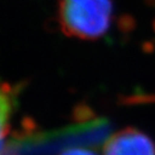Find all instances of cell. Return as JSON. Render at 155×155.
Wrapping results in <instances>:
<instances>
[{
    "mask_svg": "<svg viewBox=\"0 0 155 155\" xmlns=\"http://www.w3.org/2000/svg\"><path fill=\"white\" fill-rule=\"evenodd\" d=\"M59 155H97L91 150H87L86 147H77V148H71V150L61 152Z\"/></svg>",
    "mask_w": 155,
    "mask_h": 155,
    "instance_id": "cell-4",
    "label": "cell"
},
{
    "mask_svg": "<svg viewBox=\"0 0 155 155\" xmlns=\"http://www.w3.org/2000/svg\"><path fill=\"white\" fill-rule=\"evenodd\" d=\"M77 122L71 125L48 131L27 129L9 141H2V155H51L77 147H92L107 140L110 123L95 117L86 107L77 109Z\"/></svg>",
    "mask_w": 155,
    "mask_h": 155,
    "instance_id": "cell-1",
    "label": "cell"
},
{
    "mask_svg": "<svg viewBox=\"0 0 155 155\" xmlns=\"http://www.w3.org/2000/svg\"><path fill=\"white\" fill-rule=\"evenodd\" d=\"M154 1H155V0H154Z\"/></svg>",
    "mask_w": 155,
    "mask_h": 155,
    "instance_id": "cell-5",
    "label": "cell"
},
{
    "mask_svg": "<svg viewBox=\"0 0 155 155\" xmlns=\"http://www.w3.org/2000/svg\"><path fill=\"white\" fill-rule=\"evenodd\" d=\"M102 155H155L153 139L134 127H125L107 138Z\"/></svg>",
    "mask_w": 155,
    "mask_h": 155,
    "instance_id": "cell-3",
    "label": "cell"
},
{
    "mask_svg": "<svg viewBox=\"0 0 155 155\" xmlns=\"http://www.w3.org/2000/svg\"><path fill=\"white\" fill-rule=\"evenodd\" d=\"M111 16V0H59L58 23L62 32L71 38H101L110 27Z\"/></svg>",
    "mask_w": 155,
    "mask_h": 155,
    "instance_id": "cell-2",
    "label": "cell"
}]
</instances>
